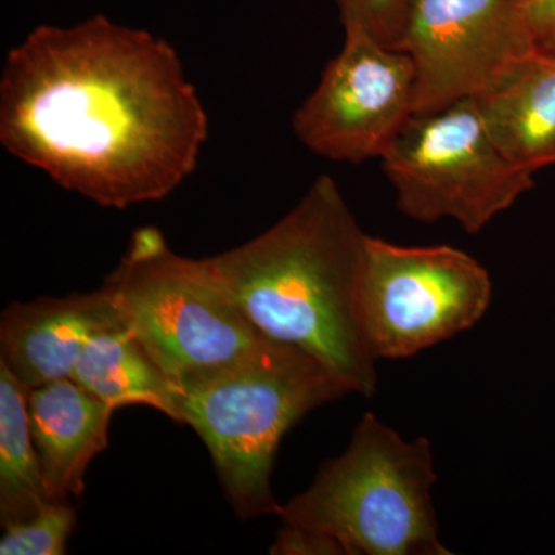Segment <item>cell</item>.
I'll list each match as a JSON object with an SVG mask.
<instances>
[{
  "instance_id": "1",
  "label": "cell",
  "mask_w": 555,
  "mask_h": 555,
  "mask_svg": "<svg viewBox=\"0 0 555 555\" xmlns=\"http://www.w3.org/2000/svg\"><path fill=\"white\" fill-rule=\"evenodd\" d=\"M207 115L166 40L105 16L40 25L0 79V142L104 207L169 196L195 170Z\"/></svg>"
},
{
  "instance_id": "2",
  "label": "cell",
  "mask_w": 555,
  "mask_h": 555,
  "mask_svg": "<svg viewBox=\"0 0 555 555\" xmlns=\"http://www.w3.org/2000/svg\"><path fill=\"white\" fill-rule=\"evenodd\" d=\"M366 241L337 182L323 175L275 225L210 261L261 334L318 358L350 393L372 397L377 360L360 323Z\"/></svg>"
},
{
  "instance_id": "3",
  "label": "cell",
  "mask_w": 555,
  "mask_h": 555,
  "mask_svg": "<svg viewBox=\"0 0 555 555\" xmlns=\"http://www.w3.org/2000/svg\"><path fill=\"white\" fill-rule=\"evenodd\" d=\"M179 389V423L206 444L225 499L243 520L276 514L270 478L288 430L350 393L318 358L268 337Z\"/></svg>"
},
{
  "instance_id": "4",
  "label": "cell",
  "mask_w": 555,
  "mask_h": 555,
  "mask_svg": "<svg viewBox=\"0 0 555 555\" xmlns=\"http://www.w3.org/2000/svg\"><path fill=\"white\" fill-rule=\"evenodd\" d=\"M436 483L430 441L404 440L366 412L346 451L275 516L327 532L346 555H451L438 534Z\"/></svg>"
},
{
  "instance_id": "5",
  "label": "cell",
  "mask_w": 555,
  "mask_h": 555,
  "mask_svg": "<svg viewBox=\"0 0 555 555\" xmlns=\"http://www.w3.org/2000/svg\"><path fill=\"white\" fill-rule=\"evenodd\" d=\"M104 287L120 324L178 386L266 338L222 286L210 258L175 254L156 228L131 235Z\"/></svg>"
},
{
  "instance_id": "6",
  "label": "cell",
  "mask_w": 555,
  "mask_h": 555,
  "mask_svg": "<svg viewBox=\"0 0 555 555\" xmlns=\"http://www.w3.org/2000/svg\"><path fill=\"white\" fill-rule=\"evenodd\" d=\"M401 214L425 224L449 218L481 230L534 188L486 130L474 98L414 115L382 156Z\"/></svg>"
},
{
  "instance_id": "7",
  "label": "cell",
  "mask_w": 555,
  "mask_h": 555,
  "mask_svg": "<svg viewBox=\"0 0 555 555\" xmlns=\"http://www.w3.org/2000/svg\"><path fill=\"white\" fill-rule=\"evenodd\" d=\"M488 270L451 246L406 247L367 235L360 323L375 360H401L476 326L491 306Z\"/></svg>"
},
{
  "instance_id": "8",
  "label": "cell",
  "mask_w": 555,
  "mask_h": 555,
  "mask_svg": "<svg viewBox=\"0 0 555 555\" xmlns=\"http://www.w3.org/2000/svg\"><path fill=\"white\" fill-rule=\"evenodd\" d=\"M393 49L414 65V115H433L478 96L539 47L525 0H404Z\"/></svg>"
},
{
  "instance_id": "9",
  "label": "cell",
  "mask_w": 555,
  "mask_h": 555,
  "mask_svg": "<svg viewBox=\"0 0 555 555\" xmlns=\"http://www.w3.org/2000/svg\"><path fill=\"white\" fill-rule=\"evenodd\" d=\"M345 46L292 119L310 152L361 164L385 155L414 116L415 72L404 51L364 31H345Z\"/></svg>"
},
{
  "instance_id": "10",
  "label": "cell",
  "mask_w": 555,
  "mask_h": 555,
  "mask_svg": "<svg viewBox=\"0 0 555 555\" xmlns=\"http://www.w3.org/2000/svg\"><path fill=\"white\" fill-rule=\"evenodd\" d=\"M107 288L11 302L0 318V363L28 390L72 377L91 335L118 326Z\"/></svg>"
},
{
  "instance_id": "11",
  "label": "cell",
  "mask_w": 555,
  "mask_h": 555,
  "mask_svg": "<svg viewBox=\"0 0 555 555\" xmlns=\"http://www.w3.org/2000/svg\"><path fill=\"white\" fill-rule=\"evenodd\" d=\"M115 411L72 378L28 392L33 440L50 502L82 496L90 463L108 447L109 420Z\"/></svg>"
},
{
  "instance_id": "12",
  "label": "cell",
  "mask_w": 555,
  "mask_h": 555,
  "mask_svg": "<svg viewBox=\"0 0 555 555\" xmlns=\"http://www.w3.org/2000/svg\"><path fill=\"white\" fill-rule=\"evenodd\" d=\"M474 101L511 163L529 173L555 166V53L532 51Z\"/></svg>"
},
{
  "instance_id": "13",
  "label": "cell",
  "mask_w": 555,
  "mask_h": 555,
  "mask_svg": "<svg viewBox=\"0 0 555 555\" xmlns=\"http://www.w3.org/2000/svg\"><path fill=\"white\" fill-rule=\"evenodd\" d=\"M69 378L112 408L141 404L179 423L181 389L122 324L91 335Z\"/></svg>"
},
{
  "instance_id": "14",
  "label": "cell",
  "mask_w": 555,
  "mask_h": 555,
  "mask_svg": "<svg viewBox=\"0 0 555 555\" xmlns=\"http://www.w3.org/2000/svg\"><path fill=\"white\" fill-rule=\"evenodd\" d=\"M28 392L0 363V524L30 520L50 502L33 440Z\"/></svg>"
},
{
  "instance_id": "15",
  "label": "cell",
  "mask_w": 555,
  "mask_h": 555,
  "mask_svg": "<svg viewBox=\"0 0 555 555\" xmlns=\"http://www.w3.org/2000/svg\"><path fill=\"white\" fill-rule=\"evenodd\" d=\"M75 525L76 509L69 502H49L30 520L3 528L0 554H67V542Z\"/></svg>"
},
{
  "instance_id": "16",
  "label": "cell",
  "mask_w": 555,
  "mask_h": 555,
  "mask_svg": "<svg viewBox=\"0 0 555 555\" xmlns=\"http://www.w3.org/2000/svg\"><path fill=\"white\" fill-rule=\"evenodd\" d=\"M404 0H337L345 31H364L393 49Z\"/></svg>"
},
{
  "instance_id": "17",
  "label": "cell",
  "mask_w": 555,
  "mask_h": 555,
  "mask_svg": "<svg viewBox=\"0 0 555 555\" xmlns=\"http://www.w3.org/2000/svg\"><path fill=\"white\" fill-rule=\"evenodd\" d=\"M272 555H346L335 537L308 526L283 524L270 546Z\"/></svg>"
},
{
  "instance_id": "18",
  "label": "cell",
  "mask_w": 555,
  "mask_h": 555,
  "mask_svg": "<svg viewBox=\"0 0 555 555\" xmlns=\"http://www.w3.org/2000/svg\"><path fill=\"white\" fill-rule=\"evenodd\" d=\"M537 47L555 53V0H525Z\"/></svg>"
}]
</instances>
